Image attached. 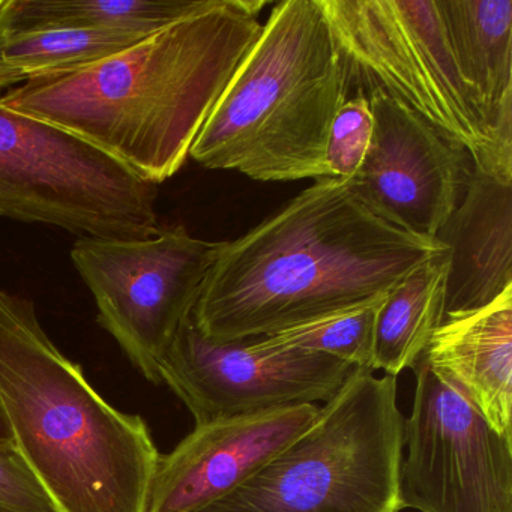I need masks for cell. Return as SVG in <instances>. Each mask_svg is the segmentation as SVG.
Instances as JSON below:
<instances>
[{"mask_svg": "<svg viewBox=\"0 0 512 512\" xmlns=\"http://www.w3.org/2000/svg\"><path fill=\"white\" fill-rule=\"evenodd\" d=\"M143 35L89 29H50L0 37V88L91 67L143 40Z\"/></svg>", "mask_w": 512, "mask_h": 512, "instance_id": "cell-18", "label": "cell"}, {"mask_svg": "<svg viewBox=\"0 0 512 512\" xmlns=\"http://www.w3.org/2000/svg\"><path fill=\"white\" fill-rule=\"evenodd\" d=\"M0 512H58L17 448L0 449Z\"/></svg>", "mask_w": 512, "mask_h": 512, "instance_id": "cell-21", "label": "cell"}, {"mask_svg": "<svg viewBox=\"0 0 512 512\" xmlns=\"http://www.w3.org/2000/svg\"><path fill=\"white\" fill-rule=\"evenodd\" d=\"M317 412V404H299L196 425L161 455L145 512H200L229 496L301 436Z\"/></svg>", "mask_w": 512, "mask_h": 512, "instance_id": "cell-12", "label": "cell"}, {"mask_svg": "<svg viewBox=\"0 0 512 512\" xmlns=\"http://www.w3.org/2000/svg\"><path fill=\"white\" fill-rule=\"evenodd\" d=\"M2 5H4V0H0V8H2Z\"/></svg>", "mask_w": 512, "mask_h": 512, "instance_id": "cell-23", "label": "cell"}, {"mask_svg": "<svg viewBox=\"0 0 512 512\" xmlns=\"http://www.w3.org/2000/svg\"><path fill=\"white\" fill-rule=\"evenodd\" d=\"M350 98L346 61L319 0H283L190 151L206 169L262 182L331 178L329 130Z\"/></svg>", "mask_w": 512, "mask_h": 512, "instance_id": "cell-4", "label": "cell"}, {"mask_svg": "<svg viewBox=\"0 0 512 512\" xmlns=\"http://www.w3.org/2000/svg\"><path fill=\"white\" fill-rule=\"evenodd\" d=\"M158 185L88 140L0 103V217L80 238L142 239L161 229Z\"/></svg>", "mask_w": 512, "mask_h": 512, "instance_id": "cell-7", "label": "cell"}, {"mask_svg": "<svg viewBox=\"0 0 512 512\" xmlns=\"http://www.w3.org/2000/svg\"><path fill=\"white\" fill-rule=\"evenodd\" d=\"M403 455L397 379L353 368L301 436L200 512H401Z\"/></svg>", "mask_w": 512, "mask_h": 512, "instance_id": "cell-5", "label": "cell"}, {"mask_svg": "<svg viewBox=\"0 0 512 512\" xmlns=\"http://www.w3.org/2000/svg\"><path fill=\"white\" fill-rule=\"evenodd\" d=\"M446 251L410 272L380 305L371 370L397 377L415 367L445 317Z\"/></svg>", "mask_w": 512, "mask_h": 512, "instance_id": "cell-17", "label": "cell"}, {"mask_svg": "<svg viewBox=\"0 0 512 512\" xmlns=\"http://www.w3.org/2000/svg\"><path fill=\"white\" fill-rule=\"evenodd\" d=\"M350 79V97L388 94L512 184L478 92L458 70L436 0H319Z\"/></svg>", "mask_w": 512, "mask_h": 512, "instance_id": "cell-6", "label": "cell"}, {"mask_svg": "<svg viewBox=\"0 0 512 512\" xmlns=\"http://www.w3.org/2000/svg\"><path fill=\"white\" fill-rule=\"evenodd\" d=\"M367 97L373 136L350 181L389 223L436 239L463 197L472 157L380 89Z\"/></svg>", "mask_w": 512, "mask_h": 512, "instance_id": "cell-11", "label": "cell"}, {"mask_svg": "<svg viewBox=\"0 0 512 512\" xmlns=\"http://www.w3.org/2000/svg\"><path fill=\"white\" fill-rule=\"evenodd\" d=\"M404 418L400 500L419 512H512V436L419 358Z\"/></svg>", "mask_w": 512, "mask_h": 512, "instance_id": "cell-9", "label": "cell"}, {"mask_svg": "<svg viewBox=\"0 0 512 512\" xmlns=\"http://www.w3.org/2000/svg\"><path fill=\"white\" fill-rule=\"evenodd\" d=\"M223 242L182 226L142 239L80 238L71 259L98 308V322L133 365L161 385V362L193 314Z\"/></svg>", "mask_w": 512, "mask_h": 512, "instance_id": "cell-8", "label": "cell"}, {"mask_svg": "<svg viewBox=\"0 0 512 512\" xmlns=\"http://www.w3.org/2000/svg\"><path fill=\"white\" fill-rule=\"evenodd\" d=\"M13 433H11L10 424H8L7 416H5L4 409L0 406V449H14Z\"/></svg>", "mask_w": 512, "mask_h": 512, "instance_id": "cell-22", "label": "cell"}, {"mask_svg": "<svg viewBox=\"0 0 512 512\" xmlns=\"http://www.w3.org/2000/svg\"><path fill=\"white\" fill-rule=\"evenodd\" d=\"M0 406L58 512H145L161 454L140 416L110 406L0 287Z\"/></svg>", "mask_w": 512, "mask_h": 512, "instance_id": "cell-3", "label": "cell"}, {"mask_svg": "<svg viewBox=\"0 0 512 512\" xmlns=\"http://www.w3.org/2000/svg\"><path fill=\"white\" fill-rule=\"evenodd\" d=\"M214 0H4L0 37L89 29L148 35L211 7Z\"/></svg>", "mask_w": 512, "mask_h": 512, "instance_id": "cell-16", "label": "cell"}, {"mask_svg": "<svg viewBox=\"0 0 512 512\" xmlns=\"http://www.w3.org/2000/svg\"><path fill=\"white\" fill-rule=\"evenodd\" d=\"M421 359L494 431L512 436V287L485 307L445 317Z\"/></svg>", "mask_w": 512, "mask_h": 512, "instance_id": "cell-14", "label": "cell"}, {"mask_svg": "<svg viewBox=\"0 0 512 512\" xmlns=\"http://www.w3.org/2000/svg\"><path fill=\"white\" fill-rule=\"evenodd\" d=\"M373 136V113L368 97L353 94L338 110L329 130L326 166L331 178L353 179L364 163Z\"/></svg>", "mask_w": 512, "mask_h": 512, "instance_id": "cell-20", "label": "cell"}, {"mask_svg": "<svg viewBox=\"0 0 512 512\" xmlns=\"http://www.w3.org/2000/svg\"><path fill=\"white\" fill-rule=\"evenodd\" d=\"M436 239L448 256L445 317L493 302L512 287V184L473 164L463 197Z\"/></svg>", "mask_w": 512, "mask_h": 512, "instance_id": "cell-13", "label": "cell"}, {"mask_svg": "<svg viewBox=\"0 0 512 512\" xmlns=\"http://www.w3.org/2000/svg\"><path fill=\"white\" fill-rule=\"evenodd\" d=\"M458 70L478 92L500 155L512 163V0H436Z\"/></svg>", "mask_w": 512, "mask_h": 512, "instance_id": "cell-15", "label": "cell"}, {"mask_svg": "<svg viewBox=\"0 0 512 512\" xmlns=\"http://www.w3.org/2000/svg\"><path fill=\"white\" fill-rule=\"evenodd\" d=\"M446 251L389 223L350 179H317L223 242L191 320L214 343L257 340L386 298Z\"/></svg>", "mask_w": 512, "mask_h": 512, "instance_id": "cell-1", "label": "cell"}, {"mask_svg": "<svg viewBox=\"0 0 512 512\" xmlns=\"http://www.w3.org/2000/svg\"><path fill=\"white\" fill-rule=\"evenodd\" d=\"M385 299H377L268 337L257 338V344L265 349L323 353L352 367L371 370L376 317Z\"/></svg>", "mask_w": 512, "mask_h": 512, "instance_id": "cell-19", "label": "cell"}, {"mask_svg": "<svg viewBox=\"0 0 512 512\" xmlns=\"http://www.w3.org/2000/svg\"><path fill=\"white\" fill-rule=\"evenodd\" d=\"M353 368L323 353L265 349L256 340L214 343L190 317L164 356L160 374L199 425L326 401Z\"/></svg>", "mask_w": 512, "mask_h": 512, "instance_id": "cell-10", "label": "cell"}, {"mask_svg": "<svg viewBox=\"0 0 512 512\" xmlns=\"http://www.w3.org/2000/svg\"><path fill=\"white\" fill-rule=\"evenodd\" d=\"M260 0H214L91 67L26 83L0 103L65 128L146 181L172 178L262 34Z\"/></svg>", "mask_w": 512, "mask_h": 512, "instance_id": "cell-2", "label": "cell"}]
</instances>
